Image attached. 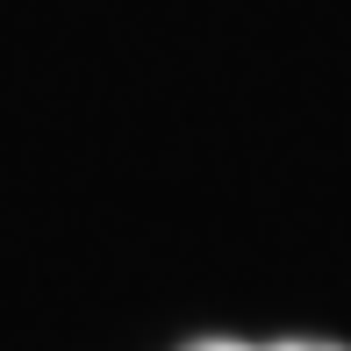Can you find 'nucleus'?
Masks as SVG:
<instances>
[{"instance_id": "obj_1", "label": "nucleus", "mask_w": 351, "mask_h": 351, "mask_svg": "<svg viewBox=\"0 0 351 351\" xmlns=\"http://www.w3.org/2000/svg\"><path fill=\"white\" fill-rule=\"evenodd\" d=\"M186 351H344V344H308V337H287V344H237V337H201Z\"/></svg>"}]
</instances>
